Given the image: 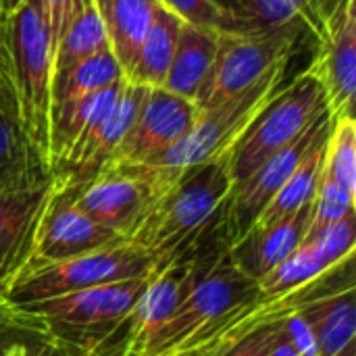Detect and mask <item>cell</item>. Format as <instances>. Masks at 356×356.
Masks as SVG:
<instances>
[{
  "instance_id": "14",
  "label": "cell",
  "mask_w": 356,
  "mask_h": 356,
  "mask_svg": "<svg viewBox=\"0 0 356 356\" xmlns=\"http://www.w3.org/2000/svg\"><path fill=\"white\" fill-rule=\"evenodd\" d=\"M198 106L179 94L148 88L142 106L108 163H148L177 144L198 117Z\"/></svg>"
},
{
  "instance_id": "6",
  "label": "cell",
  "mask_w": 356,
  "mask_h": 356,
  "mask_svg": "<svg viewBox=\"0 0 356 356\" xmlns=\"http://www.w3.org/2000/svg\"><path fill=\"white\" fill-rule=\"evenodd\" d=\"M325 111V90L309 69L298 73L290 86H282L229 148L227 165L232 186L250 177L267 159L294 142Z\"/></svg>"
},
{
  "instance_id": "21",
  "label": "cell",
  "mask_w": 356,
  "mask_h": 356,
  "mask_svg": "<svg viewBox=\"0 0 356 356\" xmlns=\"http://www.w3.org/2000/svg\"><path fill=\"white\" fill-rule=\"evenodd\" d=\"M313 327L317 356H336L356 336L355 288L317 298L298 311Z\"/></svg>"
},
{
  "instance_id": "39",
  "label": "cell",
  "mask_w": 356,
  "mask_h": 356,
  "mask_svg": "<svg viewBox=\"0 0 356 356\" xmlns=\"http://www.w3.org/2000/svg\"><path fill=\"white\" fill-rule=\"evenodd\" d=\"M336 356H356V346H355V342L353 344H348L342 353H338Z\"/></svg>"
},
{
  "instance_id": "13",
  "label": "cell",
  "mask_w": 356,
  "mask_h": 356,
  "mask_svg": "<svg viewBox=\"0 0 356 356\" xmlns=\"http://www.w3.org/2000/svg\"><path fill=\"white\" fill-rule=\"evenodd\" d=\"M54 194L44 211L31 263L71 259L127 240L90 219L75 204V186L58 175H54Z\"/></svg>"
},
{
  "instance_id": "37",
  "label": "cell",
  "mask_w": 356,
  "mask_h": 356,
  "mask_svg": "<svg viewBox=\"0 0 356 356\" xmlns=\"http://www.w3.org/2000/svg\"><path fill=\"white\" fill-rule=\"evenodd\" d=\"M2 356H42V355H38V353H31V350H29L27 346H23V344H13V346L4 348Z\"/></svg>"
},
{
  "instance_id": "26",
  "label": "cell",
  "mask_w": 356,
  "mask_h": 356,
  "mask_svg": "<svg viewBox=\"0 0 356 356\" xmlns=\"http://www.w3.org/2000/svg\"><path fill=\"white\" fill-rule=\"evenodd\" d=\"M108 35L104 23L96 10L94 0L79 13V17L63 31L60 40L54 46V73H60L75 63L108 50Z\"/></svg>"
},
{
  "instance_id": "22",
  "label": "cell",
  "mask_w": 356,
  "mask_h": 356,
  "mask_svg": "<svg viewBox=\"0 0 356 356\" xmlns=\"http://www.w3.org/2000/svg\"><path fill=\"white\" fill-rule=\"evenodd\" d=\"M181 25L184 21L173 10L156 2L150 25L138 50L136 67L129 75L131 81L148 88H161L165 83L169 65L175 54Z\"/></svg>"
},
{
  "instance_id": "9",
  "label": "cell",
  "mask_w": 356,
  "mask_h": 356,
  "mask_svg": "<svg viewBox=\"0 0 356 356\" xmlns=\"http://www.w3.org/2000/svg\"><path fill=\"white\" fill-rule=\"evenodd\" d=\"M177 177L146 163H106L92 179L75 186V204L96 223L129 240L150 204Z\"/></svg>"
},
{
  "instance_id": "10",
  "label": "cell",
  "mask_w": 356,
  "mask_h": 356,
  "mask_svg": "<svg viewBox=\"0 0 356 356\" xmlns=\"http://www.w3.org/2000/svg\"><path fill=\"white\" fill-rule=\"evenodd\" d=\"M196 277L192 250L154 273L131 311L90 353L96 356H142L152 336L188 296Z\"/></svg>"
},
{
  "instance_id": "25",
  "label": "cell",
  "mask_w": 356,
  "mask_h": 356,
  "mask_svg": "<svg viewBox=\"0 0 356 356\" xmlns=\"http://www.w3.org/2000/svg\"><path fill=\"white\" fill-rule=\"evenodd\" d=\"M123 69L115 54L108 50H102L98 54H92L73 67L54 73L52 77V106L79 100L92 92H98L119 79H123Z\"/></svg>"
},
{
  "instance_id": "12",
  "label": "cell",
  "mask_w": 356,
  "mask_h": 356,
  "mask_svg": "<svg viewBox=\"0 0 356 356\" xmlns=\"http://www.w3.org/2000/svg\"><path fill=\"white\" fill-rule=\"evenodd\" d=\"M317 52L307 67L323 86L332 117L355 115L356 13L355 0H332L323 13Z\"/></svg>"
},
{
  "instance_id": "19",
  "label": "cell",
  "mask_w": 356,
  "mask_h": 356,
  "mask_svg": "<svg viewBox=\"0 0 356 356\" xmlns=\"http://www.w3.org/2000/svg\"><path fill=\"white\" fill-rule=\"evenodd\" d=\"M217 40L219 29L198 27L184 21L163 88L188 100H194L213 65Z\"/></svg>"
},
{
  "instance_id": "27",
  "label": "cell",
  "mask_w": 356,
  "mask_h": 356,
  "mask_svg": "<svg viewBox=\"0 0 356 356\" xmlns=\"http://www.w3.org/2000/svg\"><path fill=\"white\" fill-rule=\"evenodd\" d=\"M327 269L323 259L315 252V248L309 242H302L290 257H286L280 265H275L269 273H265L257 288L263 296H282L288 294L300 286H307L309 282L323 275Z\"/></svg>"
},
{
  "instance_id": "36",
  "label": "cell",
  "mask_w": 356,
  "mask_h": 356,
  "mask_svg": "<svg viewBox=\"0 0 356 356\" xmlns=\"http://www.w3.org/2000/svg\"><path fill=\"white\" fill-rule=\"evenodd\" d=\"M8 75V54H6V44H4V21L0 17V79Z\"/></svg>"
},
{
  "instance_id": "24",
  "label": "cell",
  "mask_w": 356,
  "mask_h": 356,
  "mask_svg": "<svg viewBox=\"0 0 356 356\" xmlns=\"http://www.w3.org/2000/svg\"><path fill=\"white\" fill-rule=\"evenodd\" d=\"M332 123H334V117L323 127V131L319 134L315 144L309 148L305 159L298 163V167L292 171L288 181L282 186V190L275 194V198L269 202V207L263 211V215L259 217V221L254 225H269L277 219H284V217L296 213L305 204L313 202L315 192H317V184H319L323 167H325V148H327Z\"/></svg>"
},
{
  "instance_id": "35",
  "label": "cell",
  "mask_w": 356,
  "mask_h": 356,
  "mask_svg": "<svg viewBox=\"0 0 356 356\" xmlns=\"http://www.w3.org/2000/svg\"><path fill=\"white\" fill-rule=\"evenodd\" d=\"M267 356H300L292 348L288 338L284 336V332L280 327V321L275 323V334H273V340H271V346H269Z\"/></svg>"
},
{
  "instance_id": "3",
  "label": "cell",
  "mask_w": 356,
  "mask_h": 356,
  "mask_svg": "<svg viewBox=\"0 0 356 356\" xmlns=\"http://www.w3.org/2000/svg\"><path fill=\"white\" fill-rule=\"evenodd\" d=\"M156 273V271H154ZM154 273L27 302L0 305V315L50 340L92 353L131 311Z\"/></svg>"
},
{
  "instance_id": "2",
  "label": "cell",
  "mask_w": 356,
  "mask_h": 356,
  "mask_svg": "<svg viewBox=\"0 0 356 356\" xmlns=\"http://www.w3.org/2000/svg\"><path fill=\"white\" fill-rule=\"evenodd\" d=\"M190 250L196 263L194 284L177 311L152 336L142 356H177L188 340L259 292L257 282L244 275L229 259L219 227V211Z\"/></svg>"
},
{
  "instance_id": "5",
  "label": "cell",
  "mask_w": 356,
  "mask_h": 356,
  "mask_svg": "<svg viewBox=\"0 0 356 356\" xmlns=\"http://www.w3.org/2000/svg\"><path fill=\"white\" fill-rule=\"evenodd\" d=\"M159 271L152 254L134 242L125 240L88 254L29 263L15 282L0 294V305H27L38 302L102 284L123 282Z\"/></svg>"
},
{
  "instance_id": "33",
  "label": "cell",
  "mask_w": 356,
  "mask_h": 356,
  "mask_svg": "<svg viewBox=\"0 0 356 356\" xmlns=\"http://www.w3.org/2000/svg\"><path fill=\"white\" fill-rule=\"evenodd\" d=\"M280 327L292 348L300 356H317V340L313 334V327L300 313H292L290 317L280 321Z\"/></svg>"
},
{
  "instance_id": "18",
  "label": "cell",
  "mask_w": 356,
  "mask_h": 356,
  "mask_svg": "<svg viewBox=\"0 0 356 356\" xmlns=\"http://www.w3.org/2000/svg\"><path fill=\"white\" fill-rule=\"evenodd\" d=\"M223 10L221 31H269L305 21L313 35L321 31V17L311 0H215Z\"/></svg>"
},
{
  "instance_id": "4",
  "label": "cell",
  "mask_w": 356,
  "mask_h": 356,
  "mask_svg": "<svg viewBox=\"0 0 356 356\" xmlns=\"http://www.w3.org/2000/svg\"><path fill=\"white\" fill-rule=\"evenodd\" d=\"M4 44L23 131L50 167L54 48L38 0H23L4 19Z\"/></svg>"
},
{
  "instance_id": "38",
  "label": "cell",
  "mask_w": 356,
  "mask_h": 356,
  "mask_svg": "<svg viewBox=\"0 0 356 356\" xmlns=\"http://www.w3.org/2000/svg\"><path fill=\"white\" fill-rule=\"evenodd\" d=\"M23 0H0V17H2V21L21 4Z\"/></svg>"
},
{
  "instance_id": "7",
  "label": "cell",
  "mask_w": 356,
  "mask_h": 356,
  "mask_svg": "<svg viewBox=\"0 0 356 356\" xmlns=\"http://www.w3.org/2000/svg\"><path fill=\"white\" fill-rule=\"evenodd\" d=\"M288 63L290 60H282L273 65L250 88L234 94L213 108L200 111L188 134L146 165L163 169L171 175H181L194 165H202L227 154L259 111L282 88Z\"/></svg>"
},
{
  "instance_id": "20",
  "label": "cell",
  "mask_w": 356,
  "mask_h": 356,
  "mask_svg": "<svg viewBox=\"0 0 356 356\" xmlns=\"http://www.w3.org/2000/svg\"><path fill=\"white\" fill-rule=\"evenodd\" d=\"M159 0H94L104 23L111 52L119 60L125 79H129L140 44L150 25Z\"/></svg>"
},
{
  "instance_id": "8",
  "label": "cell",
  "mask_w": 356,
  "mask_h": 356,
  "mask_svg": "<svg viewBox=\"0 0 356 356\" xmlns=\"http://www.w3.org/2000/svg\"><path fill=\"white\" fill-rule=\"evenodd\" d=\"M305 31H311L305 21L269 31H219L213 65L194 98L198 111L221 104L250 88L273 65L290 60Z\"/></svg>"
},
{
  "instance_id": "28",
  "label": "cell",
  "mask_w": 356,
  "mask_h": 356,
  "mask_svg": "<svg viewBox=\"0 0 356 356\" xmlns=\"http://www.w3.org/2000/svg\"><path fill=\"white\" fill-rule=\"evenodd\" d=\"M323 171L356 198V123L355 115L334 117L325 148Z\"/></svg>"
},
{
  "instance_id": "41",
  "label": "cell",
  "mask_w": 356,
  "mask_h": 356,
  "mask_svg": "<svg viewBox=\"0 0 356 356\" xmlns=\"http://www.w3.org/2000/svg\"><path fill=\"white\" fill-rule=\"evenodd\" d=\"M0 356H2V355H0Z\"/></svg>"
},
{
  "instance_id": "31",
  "label": "cell",
  "mask_w": 356,
  "mask_h": 356,
  "mask_svg": "<svg viewBox=\"0 0 356 356\" xmlns=\"http://www.w3.org/2000/svg\"><path fill=\"white\" fill-rule=\"evenodd\" d=\"M181 21L198 27L223 29V10L215 0H159Z\"/></svg>"
},
{
  "instance_id": "30",
  "label": "cell",
  "mask_w": 356,
  "mask_h": 356,
  "mask_svg": "<svg viewBox=\"0 0 356 356\" xmlns=\"http://www.w3.org/2000/svg\"><path fill=\"white\" fill-rule=\"evenodd\" d=\"M356 207V198L350 196L346 190H342L325 171L321 173V179L317 184V192L313 198V215H311V227L317 229L327 223H334L338 219H344L346 215H353Z\"/></svg>"
},
{
  "instance_id": "23",
  "label": "cell",
  "mask_w": 356,
  "mask_h": 356,
  "mask_svg": "<svg viewBox=\"0 0 356 356\" xmlns=\"http://www.w3.org/2000/svg\"><path fill=\"white\" fill-rule=\"evenodd\" d=\"M125 77L92 92L79 100L65 102L58 106H52L50 113V169L56 167V163L67 154L71 144L77 140V136L83 131V127L96 117L113 108L117 102L121 90H123Z\"/></svg>"
},
{
  "instance_id": "29",
  "label": "cell",
  "mask_w": 356,
  "mask_h": 356,
  "mask_svg": "<svg viewBox=\"0 0 356 356\" xmlns=\"http://www.w3.org/2000/svg\"><path fill=\"white\" fill-rule=\"evenodd\" d=\"M305 242L315 248L327 267H336L348 257H355V213L323 227L309 229Z\"/></svg>"
},
{
  "instance_id": "16",
  "label": "cell",
  "mask_w": 356,
  "mask_h": 356,
  "mask_svg": "<svg viewBox=\"0 0 356 356\" xmlns=\"http://www.w3.org/2000/svg\"><path fill=\"white\" fill-rule=\"evenodd\" d=\"M48 163L23 131L10 77L0 79V194L27 190L50 181Z\"/></svg>"
},
{
  "instance_id": "32",
  "label": "cell",
  "mask_w": 356,
  "mask_h": 356,
  "mask_svg": "<svg viewBox=\"0 0 356 356\" xmlns=\"http://www.w3.org/2000/svg\"><path fill=\"white\" fill-rule=\"evenodd\" d=\"M92 0H38L42 19L48 27L52 48L60 40L63 31L79 17V13L90 4Z\"/></svg>"
},
{
  "instance_id": "34",
  "label": "cell",
  "mask_w": 356,
  "mask_h": 356,
  "mask_svg": "<svg viewBox=\"0 0 356 356\" xmlns=\"http://www.w3.org/2000/svg\"><path fill=\"white\" fill-rule=\"evenodd\" d=\"M273 334H275V323L263 325V327L246 334L242 340H238L236 344H232L229 348H225L217 356H267Z\"/></svg>"
},
{
  "instance_id": "15",
  "label": "cell",
  "mask_w": 356,
  "mask_h": 356,
  "mask_svg": "<svg viewBox=\"0 0 356 356\" xmlns=\"http://www.w3.org/2000/svg\"><path fill=\"white\" fill-rule=\"evenodd\" d=\"M54 186L52 177L35 188L0 194V294L31 263L38 229Z\"/></svg>"
},
{
  "instance_id": "11",
  "label": "cell",
  "mask_w": 356,
  "mask_h": 356,
  "mask_svg": "<svg viewBox=\"0 0 356 356\" xmlns=\"http://www.w3.org/2000/svg\"><path fill=\"white\" fill-rule=\"evenodd\" d=\"M330 121L332 113L327 108L294 142L267 159L250 177L232 186L227 198L219 207V227L227 248L240 242L254 227L263 211L288 181L292 171L298 167V163L305 159V154Z\"/></svg>"
},
{
  "instance_id": "17",
  "label": "cell",
  "mask_w": 356,
  "mask_h": 356,
  "mask_svg": "<svg viewBox=\"0 0 356 356\" xmlns=\"http://www.w3.org/2000/svg\"><path fill=\"white\" fill-rule=\"evenodd\" d=\"M313 202L269 225H254L240 242L229 246L232 263L250 280L259 282L307 238L311 227Z\"/></svg>"
},
{
  "instance_id": "1",
  "label": "cell",
  "mask_w": 356,
  "mask_h": 356,
  "mask_svg": "<svg viewBox=\"0 0 356 356\" xmlns=\"http://www.w3.org/2000/svg\"><path fill=\"white\" fill-rule=\"evenodd\" d=\"M229 190L227 154L186 169L150 204L129 242L152 254L159 269H163L198 242Z\"/></svg>"
},
{
  "instance_id": "40",
  "label": "cell",
  "mask_w": 356,
  "mask_h": 356,
  "mask_svg": "<svg viewBox=\"0 0 356 356\" xmlns=\"http://www.w3.org/2000/svg\"><path fill=\"white\" fill-rule=\"evenodd\" d=\"M179 356H198V353H188V355H179Z\"/></svg>"
}]
</instances>
